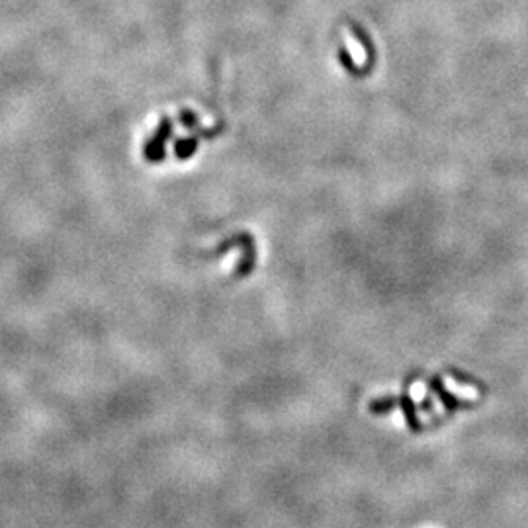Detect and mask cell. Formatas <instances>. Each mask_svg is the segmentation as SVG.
Instances as JSON below:
<instances>
[{"label":"cell","instance_id":"6da1fadb","mask_svg":"<svg viewBox=\"0 0 528 528\" xmlns=\"http://www.w3.org/2000/svg\"><path fill=\"white\" fill-rule=\"evenodd\" d=\"M168 135H170V121L163 120L161 126H158L157 133L145 145V157L151 163H158L163 158V155H165V141L168 140Z\"/></svg>","mask_w":528,"mask_h":528}]
</instances>
